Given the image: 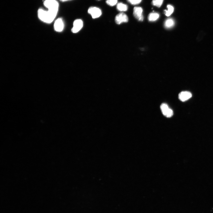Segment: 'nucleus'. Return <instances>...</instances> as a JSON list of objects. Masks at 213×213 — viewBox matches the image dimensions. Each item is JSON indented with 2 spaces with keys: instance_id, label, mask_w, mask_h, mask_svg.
Instances as JSON below:
<instances>
[{
  "instance_id": "11",
  "label": "nucleus",
  "mask_w": 213,
  "mask_h": 213,
  "mask_svg": "<svg viewBox=\"0 0 213 213\" xmlns=\"http://www.w3.org/2000/svg\"><path fill=\"white\" fill-rule=\"evenodd\" d=\"M116 8L117 10L121 12L126 11L128 9V6L122 3H119L117 5Z\"/></svg>"
},
{
  "instance_id": "1",
  "label": "nucleus",
  "mask_w": 213,
  "mask_h": 213,
  "mask_svg": "<svg viewBox=\"0 0 213 213\" xmlns=\"http://www.w3.org/2000/svg\"><path fill=\"white\" fill-rule=\"evenodd\" d=\"M57 13L50 11L40 9L38 11L39 19L42 21L46 23H52L55 19Z\"/></svg>"
},
{
  "instance_id": "12",
  "label": "nucleus",
  "mask_w": 213,
  "mask_h": 213,
  "mask_svg": "<svg viewBox=\"0 0 213 213\" xmlns=\"http://www.w3.org/2000/svg\"><path fill=\"white\" fill-rule=\"evenodd\" d=\"M175 24L174 21L172 19H167L164 23V26L167 29H169L173 27Z\"/></svg>"
},
{
  "instance_id": "6",
  "label": "nucleus",
  "mask_w": 213,
  "mask_h": 213,
  "mask_svg": "<svg viewBox=\"0 0 213 213\" xmlns=\"http://www.w3.org/2000/svg\"><path fill=\"white\" fill-rule=\"evenodd\" d=\"M143 11V9L141 7H135L133 10V15L135 18L139 21H143L144 19Z\"/></svg>"
},
{
  "instance_id": "3",
  "label": "nucleus",
  "mask_w": 213,
  "mask_h": 213,
  "mask_svg": "<svg viewBox=\"0 0 213 213\" xmlns=\"http://www.w3.org/2000/svg\"><path fill=\"white\" fill-rule=\"evenodd\" d=\"M88 13L90 14L93 19L98 18L101 15L102 11L99 8L96 7H91L88 11Z\"/></svg>"
},
{
  "instance_id": "16",
  "label": "nucleus",
  "mask_w": 213,
  "mask_h": 213,
  "mask_svg": "<svg viewBox=\"0 0 213 213\" xmlns=\"http://www.w3.org/2000/svg\"><path fill=\"white\" fill-rule=\"evenodd\" d=\"M128 2L132 5H137L140 3L142 0H127Z\"/></svg>"
},
{
  "instance_id": "18",
  "label": "nucleus",
  "mask_w": 213,
  "mask_h": 213,
  "mask_svg": "<svg viewBox=\"0 0 213 213\" xmlns=\"http://www.w3.org/2000/svg\"><path fill=\"white\" fill-rule=\"evenodd\" d=\"M98 1H99V0H98Z\"/></svg>"
},
{
  "instance_id": "14",
  "label": "nucleus",
  "mask_w": 213,
  "mask_h": 213,
  "mask_svg": "<svg viewBox=\"0 0 213 213\" xmlns=\"http://www.w3.org/2000/svg\"><path fill=\"white\" fill-rule=\"evenodd\" d=\"M164 1V0H152V4L154 6L160 7L163 4Z\"/></svg>"
},
{
  "instance_id": "10",
  "label": "nucleus",
  "mask_w": 213,
  "mask_h": 213,
  "mask_svg": "<svg viewBox=\"0 0 213 213\" xmlns=\"http://www.w3.org/2000/svg\"><path fill=\"white\" fill-rule=\"evenodd\" d=\"M160 15L155 12L150 13L148 16V20L150 21H154L157 20L159 18Z\"/></svg>"
},
{
  "instance_id": "2",
  "label": "nucleus",
  "mask_w": 213,
  "mask_h": 213,
  "mask_svg": "<svg viewBox=\"0 0 213 213\" xmlns=\"http://www.w3.org/2000/svg\"><path fill=\"white\" fill-rule=\"evenodd\" d=\"M44 5L48 10L58 13L59 4L56 0H45L44 2Z\"/></svg>"
},
{
  "instance_id": "15",
  "label": "nucleus",
  "mask_w": 213,
  "mask_h": 213,
  "mask_svg": "<svg viewBox=\"0 0 213 213\" xmlns=\"http://www.w3.org/2000/svg\"><path fill=\"white\" fill-rule=\"evenodd\" d=\"M118 0H106V4L110 6H114L117 5Z\"/></svg>"
},
{
  "instance_id": "7",
  "label": "nucleus",
  "mask_w": 213,
  "mask_h": 213,
  "mask_svg": "<svg viewBox=\"0 0 213 213\" xmlns=\"http://www.w3.org/2000/svg\"><path fill=\"white\" fill-rule=\"evenodd\" d=\"M83 25V21L80 19L75 20L73 23V27L71 31L74 33L79 32L82 28Z\"/></svg>"
},
{
  "instance_id": "4",
  "label": "nucleus",
  "mask_w": 213,
  "mask_h": 213,
  "mask_svg": "<svg viewBox=\"0 0 213 213\" xmlns=\"http://www.w3.org/2000/svg\"><path fill=\"white\" fill-rule=\"evenodd\" d=\"M160 109L163 114L167 118H170L173 115V111L170 108L168 105L166 103L162 104L160 106Z\"/></svg>"
},
{
  "instance_id": "8",
  "label": "nucleus",
  "mask_w": 213,
  "mask_h": 213,
  "mask_svg": "<svg viewBox=\"0 0 213 213\" xmlns=\"http://www.w3.org/2000/svg\"><path fill=\"white\" fill-rule=\"evenodd\" d=\"M54 26L55 31L59 32L62 31L64 27V23L62 19L59 18L57 19L54 23Z\"/></svg>"
},
{
  "instance_id": "5",
  "label": "nucleus",
  "mask_w": 213,
  "mask_h": 213,
  "mask_svg": "<svg viewBox=\"0 0 213 213\" xmlns=\"http://www.w3.org/2000/svg\"><path fill=\"white\" fill-rule=\"evenodd\" d=\"M129 21L127 15L123 13H121L117 15L115 18L116 23L118 24H120L123 23H127Z\"/></svg>"
},
{
  "instance_id": "13",
  "label": "nucleus",
  "mask_w": 213,
  "mask_h": 213,
  "mask_svg": "<svg viewBox=\"0 0 213 213\" xmlns=\"http://www.w3.org/2000/svg\"><path fill=\"white\" fill-rule=\"evenodd\" d=\"M167 7L168 10H165L164 13L166 16L168 17L172 14L174 9L173 7L171 5H168Z\"/></svg>"
},
{
  "instance_id": "9",
  "label": "nucleus",
  "mask_w": 213,
  "mask_h": 213,
  "mask_svg": "<svg viewBox=\"0 0 213 213\" xmlns=\"http://www.w3.org/2000/svg\"><path fill=\"white\" fill-rule=\"evenodd\" d=\"M192 97V93L188 91H182L178 95V98L182 101L188 100Z\"/></svg>"
},
{
  "instance_id": "17",
  "label": "nucleus",
  "mask_w": 213,
  "mask_h": 213,
  "mask_svg": "<svg viewBox=\"0 0 213 213\" xmlns=\"http://www.w3.org/2000/svg\"><path fill=\"white\" fill-rule=\"evenodd\" d=\"M60 1H61L64 2H66L67 1H71V0H60Z\"/></svg>"
}]
</instances>
